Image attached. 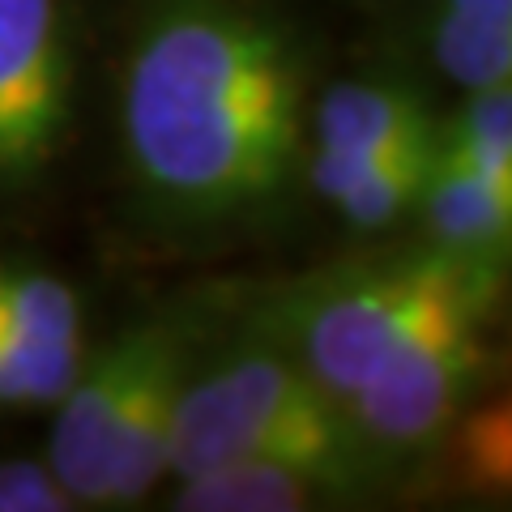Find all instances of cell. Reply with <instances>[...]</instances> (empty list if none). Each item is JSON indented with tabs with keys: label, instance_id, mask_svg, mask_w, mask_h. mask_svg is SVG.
Wrapping results in <instances>:
<instances>
[{
	"label": "cell",
	"instance_id": "1",
	"mask_svg": "<svg viewBox=\"0 0 512 512\" xmlns=\"http://www.w3.org/2000/svg\"><path fill=\"white\" fill-rule=\"evenodd\" d=\"M316 77L278 0H124L107 111L124 231L184 261L291 231Z\"/></svg>",
	"mask_w": 512,
	"mask_h": 512
},
{
	"label": "cell",
	"instance_id": "2",
	"mask_svg": "<svg viewBox=\"0 0 512 512\" xmlns=\"http://www.w3.org/2000/svg\"><path fill=\"white\" fill-rule=\"evenodd\" d=\"M235 312L265 329L333 402L346 406L380 367L461 325H495L504 303L414 235L282 278H235Z\"/></svg>",
	"mask_w": 512,
	"mask_h": 512
},
{
	"label": "cell",
	"instance_id": "3",
	"mask_svg": "<svg viewBox=\"0 0 512 512\" xmlns=\"http://www.w3.org/2000/svg\"><path fill=\"white\" fill-rule=\"evenodd\" d=\"M231 312V282L184 286L94 338L69 393L47 410L43 457L77 512L150 504L167 483L171 423L188 376Z\"/></svg>",
	"mask_w": 512,
	"mask_h": 512
},
{
	"label": "cell",
	"instance_id": "4",
	"mask_svg": "<svg viewBox=\"0 0 512 512\" xmlns=\"http://www.w3.org/2000/svg\"><path fill=\"white\" fill-rule=\"evenodd\" d=\"M235 457L295 466L338 491L346 508L393 495L346 410L265 329L235 312L231 291L227 325L205 346L175 406L167 483Z\"/></svg>",
	"mask_w": 512,
	"mask_h": 512
},
{
	"label": "cell",
	"instance_id": "5",
	"mask_svg": "<svg viewBox=\"0 0 512 512\" xmlns=\"http://www.w3.org/2000/svg\"><path fill=\"white\" fill-rule=\"evenodd\" d=\"M440 116V86L397 52L316 77L303 133V192L350 248L410 231L436 163Z\"/></svg>",
	"mask_w": 512,
	"mask_h": 512
},
{
	"label": "cell",
	"instance_id": "6",
	"mask_svg": "<svg viewBox=\"0 0 512 512\" xmlns=\"http://www.w3.org/2000/svg\"><path fill=\"white\" fill-rule=\"evenodd\" d=\"M86 0H0V218L39 205L77 141Z\"/></svg>",
	"mask_w": 512,
	"mask_h": 512
},
{
	"label": "cell",
	"instance_id": "7",
	"mask_svg": "<svg viewBox=\"0 0 512 512\" xmlns=\"http://www.w3.org/2000/svg\"><path fill=\"white\" fill-rule=\"evenodd\" d=\"M491 329L495 325H461L436 333L380 367L342 406L393 495L419 483L457 414L491 389Z\"/></svg>",
	"mask_w": 512,
	"mask_h": 512
},
{
	"label": "cell",
	"instance_id": "8",
	"mask_svg": "<svg viewBox=\"0 0 512 512\" xmlns=\"http://www.w3.org/2000/svg\"><path fill=\"white\" fill-rule=\"evenodd\" d=\"M94 346L82 286L26 256L0 261V414L52 410Z\"/></svg>",
	"mask_w": 512,
	"mask_h": 512
},
{
	"label": "cell",
	"instance_id": "9",
	"mask_svg": "<svg viewBox=\"0 0 512 512\" xmlns=\"http://www.w3.org/2000/svg\"><path fill=\"white\" fill-rule=\"evenodd\" d=\"M406 235L423 239L470 278L504 291L512 256V180H500L436 141V163Z\"/></svg>",
	"mask_w": 512,
	"mask_h": 512
},
{
	"label": "cell",
	"instance_id": "10",
	"mask_svg": "<svg viewBox=\"0 0 512 512\" xmlns=\"http://www.w3.org/2000/svg\"><path fill=\"white\" fill-rule=\"evenodd\" d=\"M410 9L397 56L431 86L453 94L512 86V0H410Z\"/></svg>",
	"mask_w": 512,
	"mask_h": 512
},
{
	"label": "cell",
	"instance_id": "11",
	"mask_svg": "<svg viewBox=\"0 0 512 512\" xmlns=\"http://www.w3.org/2000/svg\"><path fill=\"white\" fill-rule=\"evenodd\" d=\"M163 508L175 512H320L346 508V500L320 478L303 474L282 461L235 457L218 466L192 470L158 491Z\"/></svg>",
	"mask_w": 512,
	"mask_h": 512
},
{
	"label": "cell",
	"instance_id": "12",
	"mask_svg": "<svg viewBox=\"0 0 512 512\" xmlns=\"http://www.w3.org/2000/svg\"><path fill=\"white\" fill-rule=\"evenodd\" d=\"M427 474L448 483L457 495H478V500L504 504L512 487V419L508 397H495V384L478 393L474 402L457 414V423L444 431L440 448L427 461ZM423 474V478H427Z\"/></svg>",
	"mask_w": 512,
	"mask_h": 512
},
{
	"label": "cell",
	"instance_id": "13",
	"mask_svg": "<svg viewBox=\"0 0 512 512\" xmlns=\"http://www.w3.org/2000/svg\"><path fill=\"white\" fill-rule=\"evenodd\" d=\"M0 512H77V504L39 448L0 453Z\"/></svg>",
	"mask_w": 512,
	"mask_h": 512
},
{
	"label": "cell",
	"instance_id": "14",
	"mask_svg": "<svg viewBox=\"0 0 512 512\" xmlns=\"http://www.w3.org/2000/svg\"><path fill=\"white\" fill-rule=\"evenodd\" d=\"M380 5H410V0H380Z\"/></svg>",
	"mask_w": 512,
	"mask_h": 512
}]
</instances>
